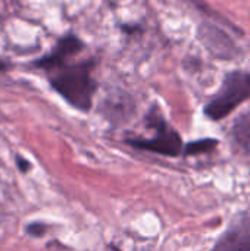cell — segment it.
I'll use <instances>...</instances> for the list:
<instances>
[{
    "mask_svg": "<svg viewBox=\"0 0 250 251\" xmlns=\"http://www.w3.org/2000/svg\"><path fill=\"white\" fill-rule=\"evenodd\" d=\"M52 85L74 107L80 110H88L91 107L96 81L91 76L90 63L84 62L57 68L56 75L52 78Z\"/></svg>",
    "mask_w": 250,
    "mask_h": 251,
    "instance_id": "6da1fadb",
    "label": "cell"
},
{
    "mask_svg": "<svg viewBox=\"0 0 250 251\" xmlns=\"http://www.w3.org/2000/svg\"><path fill=\"white\" fill-rule=\"evenodd\" d=\"M250 97V74L243 71L230 72L218 93L205 107V115L212 121H221L228 116L239 104Z\"/></svg>",
    "mask_w": 250,
    "mask_h": 251,
    "instance_id": "7a4b0ae2",
    "label": "cell"
},
{
    "mask_svg": "<svg viewBox=\"0 0 250 251\" xmlns=\"http://www.w3.org/2000/svg\"><path fill=\"white\" fill-rule=\"evenodd\" d=\"M146 122H147V126L155 131V137L153 138H130L127 140V143L136 149L149 150V151L161 153V154L171 156V157L178 156L181 151V146H183L181 138L178 132L165 122V119L162 118L158 109L153 107L149 112Z\"/></svg>",
    "mask_w": 250,
    "mask_h": 251,
    "instance_id": "3957f363",
    "label": "cell"
},
{
    "mask_svg": "<svg viewBox=\"0 0 250 251\" xmlns=\"http://www.w3.org/2000/svg\"><path fill=\"white\" fill-rule=\"evenodd\" d=\"M197 35L208 51L218 59H233L237 53L236 44L230 38V35L212 24H202L199 26Z\"/></svg>",
    "mask_w": 250,
    "mask_h": 251,
    "instance_id": "277c9868",
    "label": "cell"
},
{
    "mask_svg": "<svg viewBox=\"0 0 250 251\" xmlns=\"http://www.w3.org/2000/svg\"><path fill=\"white\" fill-rule=\"evenodd\" d=\"M212 251H250V218L236 222L220 238Z\"/></svg>",
    "mask_w": 250,
    "mask_h": 251,
    "instance_id": "5b68a950",
    "label": "cell"
},
{
    "mask_svg": "<svg viewBox=\"0 0 250 251\" xmlns=\"http://www.w3.org/2000/svg\"><path fill=\"white\" fill-rule=\"evenodd\" d=\"M81 49H83V43L77 37L68 35V37L62 38L59 41L57 47L49 56H46L43 60H40L38 65L46 69H57L65 65V62L69 56H74Z\"/></svg>",
    "mask_w": 250,
    "mask_h": 251,
    "instance_id": "8992f818",
    "label": "cell"
},
{
    "mask_svg": "<svg viewBox=\"0 0 250 251\" xmlns=\"http://www.w3.org/2000/svg\"><path fill=\"white\" fill-rule=\"evenodd\" d=\"M233 137L240 149L250 154V112L242 115L236 121L233 126Z\"/></svg>",
    "mask_w": 250,
    "mask_h": 251,
    "instance_id": "52a82bcc",
    "label": "cell"
},
{
    "mask_svg": "<svg viewBox=\"0 0 250 251\" xmlns=\"http://www.w3.org/2000/svg\"><path fill=\"white\" fill-rule=\"evenodd\" d=\"M218 141L217 140H200V141H194V143H190L187 147H186V154H200V153H206V151H211L217 147Z\"/></svg>",
    "mask_w": 250,
    "mask_h": 251,
    "instance_id": "ba28073f",
    "label": "cell"
},
{
    "mask_svg": "<svg viewBox=\"0 0 250 251\" xmlns=\"http://www.w3.org/2000/svg\"><path fill=\"white\" fill-rule=\"evenodd\" d=\"M4 69H6V63L0 60V71H4Z\"/></svg>",
    "mask_w": 250,
    "mask_h": 251,
    "instance_id": "9c48e42d",
    "label": "cell"
}]
</instances>
